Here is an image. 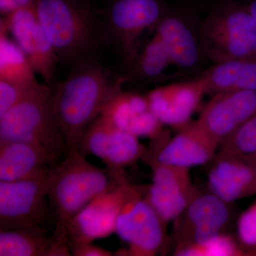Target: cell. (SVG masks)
I'll list each match as a JSON object with an SVG mask.
<instances>
[{
    "instance_id": "obj_19",
    "label": "cell",
    "mask_w": 256,
    "mask_h": 256,
    "mask_svg": "<svg viewBox=\"0 0 256 256\" xmlns=\"http://www.w3.org/2000/svg\"><path fill=\"white\" fill-rule=\"evenodd\" d=\"M58 164L44 148L22 141L0 142V181L43 176Z\"/></svg>"
},
{
    "instance_id": "obj_7",
    "label": "cell",
    "mask_w": 256,
    "mask_h": 256,
    "mask_svg": "<svg viewBox=\"0 0 256 256\" xmlns=\"http://www.w3.org/2000/svg\"><path fill=\"white\" fill-rule=\"evenodd\" d=\"M230 203L212 192H200L176 218L172 236L176 256H195L224 234L232 218Z\"/></svg>"
},
{
    "instance_id": "obj_30",
    "label": "cell",
    "mask_w": 256,
    "mask_h": 256,
    "mask_svg": "<svg viewBox=\"0 0 256 256\" xmlns=\"http://www.w3.org/2000/svg\"><path fill=\"white\" fill-rule=\"evenodd\" d=\"M32 6V0H0L2 14L6 15L25 6Z\"/></svg>"
},
{
    "instance_id": "obj_4",
    "label": "cell",
    "mask_w": 256,
    "mask_h": 256,
    "mask_svg": "<svg viewBox=\"0 0 256 256\" xmlns=\"http://www.w3.org/2000/svg\"><path fill=\"white\" fill-rule=\"evenodd\" d=\"M22 141L46 149L57 162L66 152L65 138L46 84L28 92L0 118V142Z\"/></svg>"
},
{
    "instance_id": "obj_9",
    "label": "cell",
    "mask_w": 256,
    "mask_h": 256,
    "mask_svg": "<svg viewBox=\"0 0 256 256\" xmlns=\"http://www.w3.org/2000/svg\"><path fill=\"white\" fill-rule=\"evenodd\" d=\"M76 148L82 156L100 158L118 178H126L124 166L142 159L148 152L137 136L119 128L105 112L87 128Z\"/></svg>"
},
{
    "instance_id": "obj_13",
    "label": "cell",
    "mask_w": 256,
    "mask_h": 256,
    "mask_svg": "<svg viewBox=\"0 0 256 256\" xmlns=\"http://www.w3.org/2000/svg\"><path fill=\"white\" fill-rule=\"evenodd\" d=\"M152 170L146 198L165 223L176 220L201 192L192 182L190 168L142 159Z\"/></svg>"
},
{
    "instance_id": "obj_29",
    "label": "cell",
    "mask_w": 256,
    "mask_h": 256,
    "mask_svg": "<svg viewBox=\"0 0 256 256\" xmlns=\"http://www.w3.org/2000/svg\"><path fill=\"white\" fill-rule=\"evenodd\" d=\"M72 255L74 256H111L112 252L102 248L94 245L92 242L70 246Z\"/></svg>"
},
{
    "instance_id": "obj_16",
    "label": "cell",
    "mask_w": 256,
    "mask_h": 256,
    "mask_svg": "<svg viewBox=\"0 0 256 256\" xmlns=\"http://www.w3.org/2000/svg\"><path fill=\"white\" fill-rule=\"evenodd\" d=\"M256 112V90H228L214 95L196 122L220 146Z\"/></svg>"
},
{
    "instance_id": "obj_26",
    "label": "cell",
    "mask_w": 256,
    "mask_h": 256,
    "mask_svg": "<svg viewBox=\"0 0 256 256\" xmlns=\"http://www.w3.org/2000/svg\"><path fill=\"white\" fill-rule=\"evenodd\" d=\"M237 230L242 254L256 252V202L240 216Z\"/></svg>"
},
{
    "instance_id": "obj_2",
    "label": "cell",
    "mask_w": 256,
    "mask_h": 256,
    "mask_svg": "<svg viewBox=\"0 0 256 256\" xmlns=\"http://www.w3.org/2000/svg\"><path fill=\"white\" fill-rule=\"evenodd\" d=\"M32 6L60 64L70 68L107 48L100 12L82 0H32Z\"/></svg>"
},
{
    "instance_id": "obj_15",
    "label": "cell",
    "mask_w": 256,
    "mask_h": 256,
    "mask_svg": "<svg viewBox=\"0 0 256 256\" xmlns=\"http://www.w3.org/2000/svg\"><path fill=\"white\" fill-rule=\"evenodd\" d=\"M152 148L148 150L144 158L160 164L190 168L206 164L213 160L220 144L198 124L188 122L172 139L164 137L152 140Z\"/></svg>"
},
{
    "instance_id": "obj_31",
    "label": "cell",
    "mask_w": 256,
    "mask_h": 256,
    "mask_svg": "<svg viewBox=\"0 0 256 256\" xmlns=\"http://www.w3.org/2000/svg\"><path fill=\"white\" fill-rule=\"evenodd\" d=\"M245 3L256 23V0H247Z\"/></svg>"
},
{
    "instance_id": "obj_21",
    "label": "cell",
    "mask_w": 256,
    "mask_h": 256,
    "mask_svg": "<svg viewBox=\"0 0 256 256\" xmlns=\"http://www.w3.org/2000/svg\"><path fill=\"white\" fill-rule=\"evenodd\" d=\"M197 78L204 84L206 94L256 90V55L214 64Z\"/></svg>"
},
{
    "instance_id": "obj_3",
    "label": "cell",
    "mask_w": 256,
    "mask_h": 256,
    "mask_svg": "<svg viewBox=\"0 0 256 256\" xmlns=\"http://www.w3.org/2000/svg\"><path fill=\"white\" fill-rule=\"evenodd\" d=\"M127 181L116 178L108 168L100 169L89 162L76 148L67 152L46 178L53 233L67 237L70 222L85 207L104 192Z\"/></svg>"
},
{
    "instance_id": "obj_14",
    "label": "cell",
    "mask_w": 256,
    "mask_h": 256,
    "mask_svg": "<svg viewBox=\"0 0 256 256\" xmlns=\"http://www.w3.org/2000/svg\"><path fill=\"white\" fill-rule=\"evenodd\" d=\"M200 28V23L190 12L169 8L154 30L166 47L173 66L182 72H194L205 58Z\"/></svg>"
},
{
    "instance_id": "obj_32",
    "label": "cell",
    "mask_w": 256,
    "mask_h": 256,
    "mask_svg": "<svg viewBox=\"0 0 256 256\" xmlns=\"http://www.w3.org/2000/svg\"><path fill=\"white\" fill-rule=\"evenodd\" d=\"M242 158V156H240ZM242 158L246 160V161L250 162V164L254 165L256 168V152L254 153V154H250V156H242Z\"/></svg>"
},
{
    "instance_id": "obj_1",
    "label": "cell",
    "mask_w": 256,
    "mask_h": 256,
    "mask_svg": "<svg viewBox=\"0 0 256 256\" xmlns=\"http://www.w3.org/2000/svg\"><path fill=\"white\" fill-rule=\"evenodd\" d=\"M124 82V76L112 75L100 56L74 64L66 78L52 88L56 114L65 138V154L76 146L87 128L122 92Z\"/></svg>"
},
{
    "instance_id": "obj_12",
    "label": "cell",
    "mask_w": 256,
    "mask_h": 256,
    "mask_svg": "<svg viewBox=\"0 0 256 256\" xmlns=\"http://www.w3.org/2000/svg\"><path fill=\"white\" fill-rule=\"evenodd\" d=\"M140 186L124 182L96 197L70 222L67 229L69 246L88 244L114 233L122 206Z\"/></svg>"
},
{
    "instance_id": "obj_11",
    "label": "cell",
    "mask_w": 256,
    "mask_h": 256,
    "mask_svg": "<svg viewBox=\"0 0 256 256\" xmlns=\"http://www.w3.org/2000/svg\"><path fill=\"white\" fill-rule=\"evenodd\" d=\"M0 26L1 30L10 34L35 74L52 88L60 60L38 21L33 6L20 8L4 15Z\"/></svg>"
},
{
    "instance_id": "obj_25",
    "label": "cell",
    "mask_w": 256,
    "mask_h": 256,
    "mask_svg": "<svg viewBox=\"0 0 256 256\" xmlns=\"http://www.w3.org/2000/svg\"><path fill=\"white\" fill-rule=\"evenodd\" d=\"M256 152V112L235 132L222 142L217 153L246 156Z\"/></svg>"
},
{
    "instance_id": "obj_23",
    "label": "cell",
    "mask_w": 256,
    "mask_h": 256,
    "mask_svg": "<svg viewBox=\"0 0 256 256\" xmlns=\"http://www.w3.org/2000/svg\"><path fill=\"white\" fill-rule=\"evenodd\" d=\"M173 65L164 44L156 33L144 47H141L130 68L124 76L126 82H153L163 80L166 70Z\"/></svg>"
},
{
    "instance_id": "obj_27",
    "label": "cell",
    "mask_w": 256,
    "mask_h": 256,
    "mask_svg": "<svg viewBox=\"0 0 256 256\" xmlns=\"http://www.w3.org/2000/svg\"><path fill=\"white\" fill-rule=\"evenodd\" d=\"M38 86L22 88L0 80V118Z\"/></svg>"
},
{
    "instance_id": "obj_17",
    "label": "cell",
    "mask_w": 256,
    "mask_h": 256,
    "mask_svg": "<svg viewBox=\"0 0 256 256\" xmlns=\"http://www.w3.org/2000/svg\"><path fill=\"white\" fill-rule=\"evenodd\" d=\"M205 94L204 84L196 78L158 88L146 96L151 110L162 124L181 129L190 122Z\"/></svg>"
},
{
    "instance_id": "obj_6",
    "label": "cell",
    "mask_w": 256,
    "mask_h": 256,
    "mask_svg": "<svg viewBox=\"0 0 256 256\" xmlns=\"http://www.w3.org/2000/svg\"><path fill=\"white\" fill-rule=\"evenodd\" d=\"M170 8L164 0H107L101 10L106 44L130 68L146 30L156 28Z\"/></svg>"
},
{
    "instance_id": "obj_8",
    "label": "cell",
    "mask_w": 256,
    "mask_h": 256,
    "mask_svg": "<svg viewBox=\"0 0 256 256\" xmlns=\"http://www.w3.org/2000/svg\"><path fill=\"white\" fill-rule=\"evenodd\" d=\"M148 186H141L122 206L114 233L127 242L128 256H153L169 247L166 223L146 198Z\"/></svg>"
},
{
    "instance_id": "obj_20",
    "label": "cell",
    "mask_w": 256,
    "mask_h": 256,
    "mask_svg": "<svg viewBox=\"0 0 256 256\" xmlns=\"http://www.w3.org/2000/svg\"><path fill=\"white\" fill-rule=\"evenodd\" d=\"M102 112L108 114L119 128L138 138L154 140L164 134L163 124L151 110L146 96L122 92Z\"/></svg>"
},
{
    "instance_id": "obj_22",
    "label": "cell",
    "mask_w": 256,
    "mask_h": 256,
    "mask_svg": "<svg viewBox=\"0 0 256 256\" xmlns=\"http://www.w3.org/2000/svg\"><path fill=\"white\" fill-rule=\"evenodd\" d=\"M53 232L44 226L0 232V256H48Z\"/></svg>"
},
{
    "instance_id": "obj_10",
    "label": "cell",
    "mask_w": 256,
    "mask_h": 256,
    "mask_svg": "<svg viewBox=\"0 0 256 256\" xmlns=\"http://www.w3.org/2000/svg\"><path fill=\"white\" fill-rule=\"evenodd\" d=\"M47 175L0 181V232L44 226L52 220L46 194Z\"/></svg>"
},
{
    "instance_id": "obj_28",
    "label": "cell",
    "mask_w": 256,
    "mask_h": 256,
    "mask_svg": "<svg viewBox=\"0 0 256 256\" xmlns=\"http://www.w3.org/2000/svg\"><path fill=\"white\" fill-rule=\"evenodd\" d=\"M242 254V249L237 247L230 238L222 234L204 246L200 248L195 256H237Z\"/></svg>"
},
{
    "instance_id": "obj_18",
    "label": "cell",
    "mask_w": 256,
    "mask_h": 256,
    "mask_svg": "<svg viewBox=\"0 0 256 256\" xmlns=\"http://www.w3.org/2000/svg\"><path fill=\"white\" fill-rule=\"evenodd\" d=\"M208 172L210 192L228 203L256 194V168L240 156L216 153Z\"/></svg>"
},
{
    "instance_id": "obj_24",
    "label": "cell",
    "mask_w": 256,
    "mask_h": 256,
    "mask_svg": "<svg viewBox=\"0 0 256 256\" xmlns=\"http://www.w3.org/2000/svg\"><path fill=\"white\" fill-rule=\"evenodd\" d=\"M31 66L20 47L0 28V80L22 88H33L37 82Z\"/></svg>"
},
{
    "instance_id": "obj_5",
    "label": "cell",
    "mask_w": 256,
    "mask_h": 256,
    "mask_svg": "<svg viewBox=\"0 0 256 256\" xmlns=\"http://www.w3.org/2000/svg\"><path fill=\"white\" fill-rule=\"evenodd\" d=\"M205 58L214 64L256 55V23L245 2L222 0L200 22Z\"/></svg>"
}]
</instances>
